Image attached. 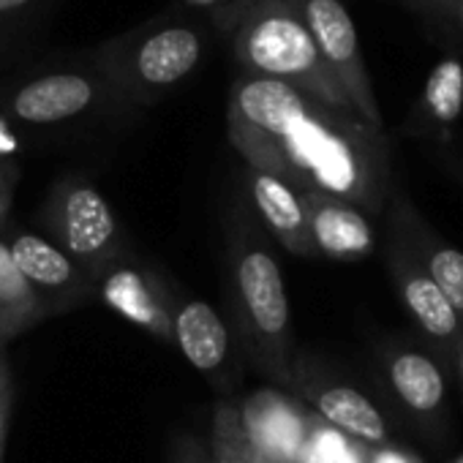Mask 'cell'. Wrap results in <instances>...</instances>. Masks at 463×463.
<instances>
[{
  "label": "cell",
  "instance_id": "cell-13",
  "mask_svg": "<svg viewBox=\"0 0 463 463\" xmlns=\"http://www.w3.org/2000/svg\"><path fill=\"white\" fill-rule=\"evenodd\" d=\"M246 185H249L251 204L257 207V215L262 218V223L292 254L298 257L317 254L298 191H292L279 177H270L251 166H246Z\"/></svg>",
  "mask_w": 463,
  "mask_h": 463
},
{
  "label": "cell",
  "instance_id": "cell-8",
  "mask_svg": "<svg viewBox=\"0 0 463 463\" xmlns=\"http://www.w3.org/2000/svg\"><path fill=\"white\" fill-rule=\"evenodd\" d=\"M243 430L260 463H295L306 447V417L279 390H254L241 406Z\"/></svg>",
  "mask_w": 463,
  "mask_h": 463
},
{
  "label": "cell",
  "instance_id": "cell-5",
  "mask_svg": "<svg viewBox=\"0 0 463 463\" xmlns=\"http://www.w3.org/2000/svg\"><path fill=\"white\" fill-rule=\"evenodd\" d=\"M295 4L317 42L327 71L346 93L354 115L363 118L368 126H379V107L371 90L360 36L349 9L341 0H295Z\"/></svg>",
  "mask_w": 463,
  "mask_h": 463
},
{
  "label": "cell",
  "instance_id": "cell-9",
  "mask_svg": "<svg viewBox=\"0 0 463 463\" xmlns=\"http://www.w3.org/2000/svg\"><path fill=\"white\" fill-rule=\"evenodd\" d=\"M204 55L202 33L188 25H169L158 28L156 33L145 36L128 55V82L137 90H166L183 82Z\"/></svg>",
  "mask_w": 463,
  "mask_h": 463
},
{
  "label": "cell",
  "instance_id": "cell-6",
  "mask_svg": "<svg viewBox=\"0 0 463 463\" xmlns=\"http://www.w3.org/2000/svg\"><path fill=\"white\" fill-rule=\"evenodd\" d=\"M93 287L112 314L123 317L142 333L172 344L175 289L161 279L156 268L142 265L137 257H128L104 270L93 281Z\"/></svg>",
  "mask_w": 463,
  "mask_h": 463
},
{
  "label": "cell",
  "instance_id": "cell-4",
  "mask_svg": "<svg viewBox=\"0 0 463 463\" xmlns=\"http://www.w3.org/2000/svg\"><path fill=\"white\" fill-rule=\"evenodd\" d=\"M47 235L77 268L96 281L112 265L134 257L126 229L109 199L80 175L61 177L44 204Z\"/></svg>",
  "mask_w": 463,
  "mask_h": 463
},
{
  "label": "cell",
  "instance_id": "cell-15",
  "mask_svg": "<svg viewBox=\"0 0 463 463\" xmlns=\"http://www.w3.org/2000/svg\"><path fill=\"white\" fill-rule=\"evenodd\" d=\"M311 401L317 411L335 428L368 444H382L387 439L384 417L360 390L346 384H322L311 390Z\"/></svg>",
  "mask_w": 463,
  "mask_h": 463
},
{
  "label": "cell",
  "instance_id": "cell-26",
  "mask_svg": "<svg viewBox=\"0 0 463 463\" xmlns=\"http://www.w3.org/2000/svg\"><path fill=\"white\" fill-rule=\"evenodd\" d=\"M25 4H31V0H0V14L17 12V9H23Z\"/></svg>",
  "mask_w": 463,
  "mask_h": 463
},
{
  "label": "cell",
  "instance_id": "cell-11",
  "mask_svg": "<svg viewBox=\"0 0 463 463\" xmlns=\"http://www.w3.org/2000/svg\"><path fill=\"white\" fill-rule=\"evenodd\" d=\"M172 344L188 365L210 379L229 371V330L218 311L204 300H191L175 292L172 306Z\"/></svg>",
  "mask_w": 463,
  "mask_h": 463
},
{
  "label": "cell",
  "instance_id": "cell-22",
  "mask_svg": "<svg viewBox=\"0 0 463 463\" xmlns=\"http://www.w3.org/2000/svg\"><path fill=\"white\" fill-rule=\"evenodd\" d=\"M12 403H14V387H0V463H6V449H9Z\"/></svg>",
  "mask_w": 463,
  "mask_h": 463
},
{
  "label": "cell",
  "instance_id": "cell-25",
  "mask_svg": "<svg viewBox=\"0 0 463 463\" xmlns=\"http://www.w3.org/2000/svg\"><path fill=\"white\" fill-rule=\"evenodd\" d=\"M0 387H12V373H9V363L4 357V346H0Z\"/></svg>",
  "mask_w": 463,
  "mask_h": 463
},
{
  "label": "cell",
  "instance_id": "cell-27",
  "mask_svg": "<svg viewBox=\"0 0 463 463\" xmlns=\"http://www.w3.org/2000/svg\"><path fill=\"white\" fill-rule=\"evenodd\" d=\"M188 6H215V4H221V0H185Z\"/></svg>",
  "mask_w": 463,
  "mask_h": 463
},
{
  "label": "cell",
  "instance_id": "cell-10",
  "mask_svg": "<svg viewBox=\"0 0 463 463\" xmlns=\"http://www.w3.org/2000/svg\"><path fill=\"white\" fill-rule=\"evenodd\" d=\"M99 88L90 77L77 71H58L20 85L9 99V115L31 126H52L71 120L90 109Z\"/></svg>",
  "mask_w": 463,
  "mask_h": 463
},
{
  "label": "cell",
  "instance_id": "cell-3",
  "mask_svg": "<svg viewBox=\"0 0 463 463\" xmlns=\"http://www.w3.org/2000/svg\"><path fill=\"white\" fill-rule=\"evenodd\" d=\"M229 273L238 330L251 363L270 379L289 382L292 308L276 257L254 241L251 232H243L232 243Z\"/></svg>",
  "mask_w": 463,
  "mask_h": 463
},
{
  "label": "cell",
  "instance_id": "cell-19",
  "mask_svg": "<svg viewBox=\"0 0 463 463\" xmlns=\"http://www.w3.org/2000/svg\"><path fill=\"white\" fill-rule=\"evenodd\" d=\"M403 298L417 322L430 335H452L458 330V311L449 306V300L439 292V287L428 276H411L403 284Z\"/></svg>",
  "mask_w": 463,
  "mask_h": 463
},
{
  "label": "cell",
  "instance_id": "cell-1",
  "mask_svg": "<svg viewBox=\"0 0 463 463\" xmlns=\"http://www.w3.org/2000/svg\"><path fill=\"white\" fill-rule=\"evenodd\" d=\"M371 128L354 112L254 74L232 85L226 104L229 142L246 166L279 177L298 194L322 191L344 202L368 191Z\"/></svg>",
  "mask_w": 463,
  "mask_h": 463
},
{
  "label": "cell",
  "instance_id": "cell-24",
  "mask_svg": "<svg viewBox=\"0 0 463 463\" xmlns=\"http://www.w3.org/2000/svg\"><path fill=\"white\" fill-rule=\"evenodd\" d=\"M439 4L455 17V20H460L463 23V0H439Z\"/></svg>",
  "mask_w": 463,
  "mask_h": 463
},
{
  "label": "cell",
  "instance_id": "cell-18",
  "mask_svg": "<svg viewBox=\"0 0 463 463\" xmlns=\"http://www.w3.org/2000/svg\"><path fill=\"white\" fill-rule=\"evenodd\" d=\"M422 104L433 120L449 126L463 112V63L458 58H444L433 66L425 80Z\"/></svg>",
  "mask_w": 463,
  "mask_h": 463
},
{
  "label": "cell",
  "instance_id": "cell-17",
  "mask_svg": "<svg viewBox=\"0 0 463 463\" xmlns=\"http://www.w3.org/2000/svg\"><path fill=\"white\" fill-rule=\"evenodd\" d=\"M210 463H260L243 430L241 409L232 401H218L210 422Z\"/></svg>",
  "mask_w": 463,
  "mask_h": 463
},
{
  "label": "cell",
  "instance_id": "cell-21",
  "mask_svg": "<svg viewBox=\"0 0 463 463\" xmlns=\"http://www.w3.org/2000/svg\"><path fill=\"white\" fill-rule=\"evenodd\" d=\"M17 183H20V166L9 156H0V229H4L9 210L14 204Z\"/></svg>",
  "mask_w": 463,
  "mask_h": 463
},
{
  "label": "cell",
  "instance_id": "cell-16",
  "mask_svg": "<svg viewBox=\"0 0 463 463\" xmlns=\"http://www.w3.org/2000/svg\"><path fill=\"white\" fill-rule=\"evenodd\" d=\"M390 382L401 401L414 411H433L444 398V379L439 368L417 352H403L392 360Z\"/></svg>",
  "mask_w": 463,
  "mask_h": 463
},
{
  "label": "cell",
  "instance_id": "cell-7",
  "mask_svg": "<svg viewBox=\"0 0 463 463\" xmlns=\"http://www.w3.org/2000/svg\"><path fill=\"white\" fill-rule=\"evenodd\" d=\"M6 243L17 268L50 308V317L74 311L96 295L88 273L77 268L50 238L36 232H17Z\"/></svg>",
  "mask_w": 463,
  "mask_h": 463
},
{
  "label": "cell",
  "instance_id": "cell-14",
  "mask_svg": "<svg viewBox=\"0 0 463 463\" xmlns=\"http://www.w3.org/2000/svg\"><path fill=\"white\" fill-rule=\"evenodd\" d=\"M50 317V308L17 268L6 238L0 235V346L28 333Z\"/></svg>",
  "mask_w": 463,
  "mask_h": 463
},
{
  "label": "cell",
  "instance_id": "cell-12",
  "mask_svg": "<svg viewBox=\"0 0 463 463\" xmlns=\"http://www.w3.org/2000/svg\"><path fill=\"white\" fill-rule=\"evenodd\" d=\"M300 202L308 223V235L317 251L335 260H352L371 251L373 246L371 226L365 215L357 213L349 202L322 191H303Z\"/></svg>",
  "mask_w": 463,
  "mask_h": 463
},
{
  "label": "cell",
  "instance_id": "cell-28",
  "mask_svg": "<svg viewBox=\"0 0 463 463\" xmlns=\"http://www.w3.org/2000/svg\"><path fill=\"white\" fill-rule=\"evenodd\" d=\"M460 376H463V354H460Z\"/></svg>",
  "mask_w": 463,
  "mask_h": 463
},
{
  "label": "cell",
  "instance_id": "cell-2",
  "mask_svg": "<svg viewBox=\"0 0 463 463\" xmlns=\"http://www.w3.org/2000/svg\"><path fill=\"white\" fill-rule=\"evenodd\" d=\"M235 58L246 74L287 82L327 107L354 112L346 93L327 71L298 4H260L235 33Z\"/></svg>",
  "mask_w": 463,
  "mask_h": 463
},
{
  "label": "cell",
  "instance_id": "cell-20",
  "mask_svg": "<svg viewBox=\"0 0 463 463\" xmlns=\"http://www.w3.org/2000/svg\"><path fill=\"white\" fill-rule=\"evenodd\" d=\"M430 281L439 287V292L449 300L455 311H463V254L452 249H441L428 262Z\"/></svg>",
  "mask_w": 463,
  "mask_h": 463
},
{
  "label": "cell",
  "instance_id": "cell-23",
  "mask_svg": "<svg viewBox=\"0 0 463 463\" xmlns=\"http://www.w3.org/2000/svg\"><path fill=\"white\" fill-rule=\"evenodd\" d=\"M175 463H210V452L194 436H183L175 452Z\"/></svg>",
  "mask_w": 463,
  "mask_h": 463
}]
</instances>
